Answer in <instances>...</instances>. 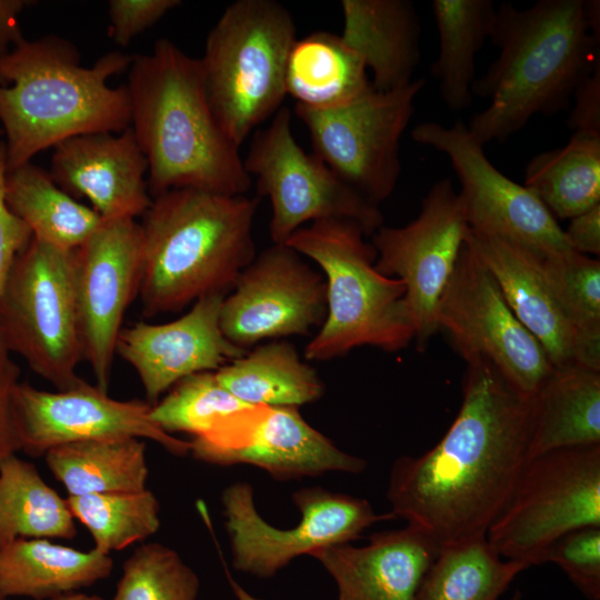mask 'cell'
Masks as SVG:
<instances>
[{
    "label": "cell",
    "mask_w": 600,
    "mask_h": 600,
    "mask_svg": "<svg viewBox=\"0 0 600 600\" xmlns=\"http://www.w3.org/2000/svg\"><path fill=\"white\" fill-rule=\"evenodd\" d=\"M9 209L31 229L33 238L61 250H74L103 219L60 189L49 172L28 162L6 174Z\"/></svg>",
    "instance_id": "f546056e"
},
{
    "label": "cell",
    "mask_w": 600,
    "mask_h": 600,
    "mask_svg": "<svg viewBox=\"0 0 600 600\" xmlns=\"http://www.w3.org/2000/svg\"><path fill=\"white\" fill-rule=\"evenodd\" d=\"M179 4L178 0H110V36L117 44L126 47Z\"/></svg>",
    "instance_id": "ab89813d"
},
{
    "label": "cell",
    "mask_w": 600,
    "mask_h": 600,
    "mask_svg": "<svg viewBox=\"0 0 600 600\" xmlns=\"http://www.w3.org/2000/svg\"><path fill=\"white\" fill-rule=\"evenodd\" d=\"M291 499L301 512V521L294 528L279 529L258 512L249 483L236 482L222 491L224 526L236 569L269 578L298 556L350 543L376 522L396 519L391 512L377 513L366 499L321 487L297 490Z\"/></svg>",
    "instance_id": "7c38bea8"
},
{
    "label": "cell",
    "mask_w": 600,
    "mask_h": 600,
    "mask_svg": "<svg viewBox=\"0 0 600 600\" xmlns=\"http://www.w3.org/2000/svg\"><path fill=\"white\" fill-rule=\"evenodd\" d=\"M0 600H6V599H3V598L0 596Z\"/></svg>",
    "instance_id": "f907efd6"
},
{
    "label": "cell",
    "mask_w": 600,
    "mask_h": 600,
    "mask_svg": "<svg viewBox=\"0 0 600 600\" xmlns=\"http://www.w3.org/2000/svg\"><path fill=\"white\" fill-rule=\"evenodd\" d=\"M468 231L461 197L446 178L432 184L414 220L398 228L381 226L372 234L376 269L404 286L413 340L420 350L439 331L438 303Z\"/></svg>",
    "instance_id": "9a60e30c"
},
{
    "label": "cell",
    "mask_w": 600,
    "mask_h": 600,
    "mask_svg": "<svg viewBox=\"0 0 600 600\" xmlns=\"http://www.w3.org/2000/svg\"><path fill=\"white\" fill-rule=\"evenodd\" d=\"M564 236L569 247L579 253L600 254V203L570 219Z\"/></svg>",
    "instance_id": "ee69618b"
},
{
    "label": "cell",
    "mask_w": 600,
    "mask_h": 600,
    "mask_svg": "<svg viewBox=\"0 0 600 600\" xmlns=\"http://www.w3.org/2000/svg\"><path fill=\"white\" fill-rule=\"evenodd\" d=\"M296 40L291 13L274 0H237L209 31L200 58L206 91L219 124L238 147L281 108Z\"/></svg>",
    "instance_id": "52a82bcc"
},
{
    "label": "cell",
    "mask_w": 600,
    "mask_h": 600,
    "mask_svg": "<svg viewBox=\"0 0 600 600\" xmlns=\"http://www.w3.org/2000/svg\"><path fill=\"white\" fill-rule=\"evenodd\" d=\"M364 236L354 221L324 219L286 241L320 267L327 287V317L304 349L307 360H331L361 346L394 352L414 339L404 286L376 269L377 252Z\"/></svg>",
    "instance_id": "8992f818"
},
{
    "label": "cell",
    "mask_w": 600,
    "mask_h": 600,
    "mask_svg": "<svg viewBox=\"0 0 600 600\" xmlns=\"http://www.w3.org/2000/svg\"><path fill=\"white\" fill-rule=\"evenodd\" d=\"M594 444H600V371L553 368L532 397L529 459Z\"/></svg>",
    "instance_id": "484cf974"
},
{
    "label": "cell",
    "mask_w": 600,
    "mask_h": 600,
    "mask_svg": "<svg viewBox=\"0 0 600 600\" xmlns=\"http://www.w3.org/2000/svg\"><path fill=\"white\" fill-rule=\"evenodd\" d=\"M411 137L449 158L470 230L511 241L542 258L572 250L546 206L489 161L467 124L424 121L412 129Z\"/></svg>",
    "instance_id": "5bb4252c"
},
{
    "label": "cell",
    "mask_w": 600,
    "mask_h": 600,
    "mask_svg": "<svg viewBox=\"0 0 600 600\" xmlns=\"http://www.w3.org/2000/svg\"><path fill=\"white\" fill-rule=\"evenodd\" d=\"M439 548L420 531L373 533L368 543H342L316 551L338 586V600H414Z\"/></svg>",
    "instance_id": "7402d4cb"
},
{
    "label": "cell",
    "mask_w": 600,
    "mask_h": 600,
    "mask_svg": "<svg viewBox=\"0 0 600 600\" xmlns=\"http://www.w3.org/2000/svg\"><path fill=\"white\" fill-rule=\"evenodd\" d=\"M221 386L251 406L297 407L318 400L324 384L293 344H260L216 371Z\"/></svg>",
    "instance_id": "83f0119b"
},
{
    "label": "cell",
    "mask_w": 600,
    "mask_h": 600,
    "mask_svg": "<svg viewBox=\"0 0 600 600\" xmlns=\"http://www.w3.org/2000/svg\"><path fill=\"white\" fill-rule=\"evenodd\" d=\"M0 86H2L1 82H0Z\"/></svg>",
    "instance_id": "816d5d0a"
},
{
    "label": "cell",
    "mask_w": 600,
    "mask_h": 600,
    "mask_svg": "<svg viewBox=\"0 0 600 600\" xmlns=\"http://www.w3.org/2000/svg\"><path fill=\"white\" fill-rule=\"evenodd\" d=\"M284 86L297 106L313 110L344 107L372 88L360 56L340 36L327 31L294 41L287 59Z\"/></svg>",
    "instance_id": "4316f807"
},
{
    "label": "cell",
    "mask_w": 600,
    "mask_h": 600,
    "mask_svg": "<svg viewBox=\"0 0 600 600\" xmlns=\"http://www.w3.org/2000/svg\"><path fill=\"white\" fill-rule=\"evenodd\" d=\"M141 278V228L136 219L103 220L73 251L82 356L96 386L106 392L122 320L139 296Z\"/></svg>",
    "instance_id": "ac0fdd59"
},
{
    "label": "cell",
    "mask_w": 600,
    "mask_h": 600,
    "mask_svg": "<svg viewBox=\"0 0 600 600\" xmlns=\"http://www.w3.org/2000/svg\"><path fill=\"white\" fill-rule=\"evenodd\" d=\"M524 187L557 219H571L600 203V136L573 132L563 147L536 154Z\"/></svg>",
    "instance_id": "1f68e13d"
},
{
    "label": "cell",
    "mask_w": 600,
    "mask_h": 600,
    "mask_svg": "<svg viewBox=\"0 0 600 600\" xmlns=\"http://www.w3.org/2000/svg\"><path fill=\"white\" fill-rule=\"evenodd\" d=\"M559 566L589 600H600V527L568 532L547 551L546 562Z\"/></svg>",
    "instance_id": "f35d334b"
},
{
    "label": "cell",
    "mask_w": 600,
    "mask_h": 600,
    "mask_svg": "<svg viewBox=\"0 0 600 600\" xmlns=\"http://www.w3.org/2000/svg\"><path fill=\"white\" fill-rule=\"evenodd\" d=\"M466 243L490 271L508 306L539 341L552 367L577 366L573 333L547 280L542 257L470 228Z\"/></svg>",
    "instance_id": "603a6c76"
},
{
    "label": "cell",
    "mask_w": 600,
    "mask_h": 600,
    "mask_svg": "<svg viewBox=\"0 0 600 600\" xmlns=\"http://www.w3.org/2000/svg\"><path fill=\"white\" fill-rule=\"evenodd\" d=\"M327 310L323 274L286 243H273L241 271L219 321L224 337L247 350L263 340L309 336Z\"/></svg>",
    "instance_id": "e0dca14e"
},
{
    "label": "cell",
    "mask_w": 600,
    "mask_h": 600,
    "mask_svg": "<svg viewBox=\"0 0 600 600\" xmlns=\"http://www.w3.org/2000/svg\"><path fill=\"white\" fill-rule=\"evenodd\" d=\"M20 368L0 338V464L21 451L14 413V390Z\"/></svg>",
    "instance_id": "b9f144b4"
},
{
    "label": "cell",
    "mask_w": 600,
    "mask_h": 600,
    "mask_svg": "<svg viewBox=\"0 0 600 600\" xmlns=\"http://www.w3.org/2000/svg\"><path fill=\"white\" fill-rule=\"evenodd\" d=\"M50 163L53 182L74 199L89 200L103 220L136 219L152 202L148 162L131 127L66 139Z\"/></svg>",
    "instance_id": "44dd1931"
},
{
    "label": "cell",
    "mask_w": 600,
    "mask_h": 600,
    "mask_svg": "<svg viewBox=\"0 0 600 600\" xmlns=\"http://www.w3.org/2000/svg\"><path fill=\"white\" fill-rule=\"evenodd\" d=\"M544 274L569 324L577 366L600 371V261L569 250L542 258Z\"/></svg>",
    "instance_id": "e575fe53"
},
{
    "label": "cell",
    "mask_w": 600,
    "mask_h": 600,
    "mask_svg": "<svg viewBox=\"0 0 600 600\" xmlns=\"http://www.w3.org/2000/svg\"><path fill=\"white\" fill-rule=\"evenodd\" d=\"M600 527V444L563 448L526 463L486 540L503 559L546 562L562 536Z\"/></svg>",
    "instance_id": "9c48e42d"
},
{
    "label": "cell",
    "mask_w": 600,
    "mask_h": 600,
    "mask_svg": "<svg viewBox=\"0 0 600 600\" xmlns=\"http://www.w3.org/2000/svg\"><path fill=\"white\" fill-rule=\"evenodd\" d=\"M110 554L82 551L50 539H18L0 547V596L51 600L107 578Z\"/></svg>",
    "instance_id": "d4e9b609"
},
{
    "label": "cell",
    "mask_w": 600,
    "mask_h": 600,
    "mask_svg": "<svg viewBox=\"0 0 600 600\" xmlns=\"http://www.w3.org/2000/svg\"><path fill=\"white\" fill-rule=\"evenodd\" d=\"M464 360L457 417L433 448L394 461L387 490L394 518L439 550L486 539L529 460L532 398L486 358Z\"/></svg>",
    "instance_id": "6da1fadb"
},
{
    "label": "cell",
    "mask_w": 600,
    "mask_h": 600,
    "mask_svg": "<svg viewBox=\"0 0 600 600\" xmlns=\"http://www.w3.org/2000/svg\"><path fill=\"white\" fill-rule=\"evenodd\" d=\"M132 60L133 56L112 51L82 67L78 49L57 36L23 38L0 56L7 172L71 137L119 133L130 127L128 89L112 88L108 81Z\"/></svg>",
    "instance_id": "277c9868"
},
{
    "label": "cell",
    "mask_w": 600,
    "mask_h": 600,
    "mask_svg": "<svg viewBox=\"0 0 600 600\" xmlns=\"http://www.w3.org/2000/svg\"><path fill=\"white\" fill-rule=\"evenodd\" d=\"M439 54L431 72L446 106L460 111L472 104L476 56L490 39L496 7L491 0H433Z\"/></svg>",
    "instance_id": "4dcf8cb0"
},
{
    "label": "cell",
    "mask_w": 600,
    "mask_h": 600,
    "mask_svg": "<svg viewBox=\"0 0 600 600\" xmlns=\"http://www.w3.org/2000/svg\"><path fill=\"white\" fill-rule=\"evenodd\" d=\"M529 567L500 557L486 539L439 550L414 600H498Z\"/></svg>",
    "instance_id": "836d02e7"
},
{
    "label": "cell",
    "mask_w": 600,
    "mask_h": 600,
    "mask_svg": "<svg viewBox=\"0 0 600 600\" xmlns=\"http://www.w3.org/2000/svg\"><path fill=\"white\" fill-rule=\"evenodd\" d=\"M73 251L32 238L0 294V338L6 348L57 390L83 381L77 374L83 356Z\"/></svg>",
    "instance_id": "ba28073f"
},
{
    "label": "cell",
    "mask_w": 600,
    "mask_h": 600,
    "mask_svg": "<svg viewBox=\"0 0 600 600\" xmlns=\"http://www.w3.org/2000/svg\"><path fill=\"white\" fill-rule=\"evenodd\" d=\"M598 0H539L527 9L496 8L490 40L499 54L472 84L490 100L468 127L484 146L503 141L536 114L566 109L599 59Z\"/></svg>",
    "instance_id": "7a4b0ae2"
},
{
    "label": "cell",
    "mask_w": 600,
    "mask_h": 600,
    "mask_svg": "<svg viewBox=\"0 0 600 600\" xmlns=\"http://www.w3.org/2000/svg\"><path fill=\"white\" fill-rule=\"evenodd\" d=\"M189 442L199 461L251 464L282 481L330 471L360 473L367 466L311 427L297 407L249 406L216 419Z\"/></svg>",
    "instance_id": "2e32d148"
},
{
    "label": "cell",
    "mask_w": 600,
    "mask_h": 600,
    "mask_svg": "<svg viewBox=\"0 0 600 600\" xmlns=\"http://www.w3.org/2000/svg\"><path fill=\"white\" fill-rule=\"evenodd\" d=\"M343 42L373 74L377 91L412 81L420 62V20L410 0H342Z\"/></svg>",
    "instance_id": "cb8c5ba5"
},
{
    "label": "cell",
    "mask_w": 600,
    "mask_h": 600,
    "mask_svg": "<svg viewBox=\"0 0 600 600\" xmlns=\"http://www.w3.org/2000/svg\"><path fill=\"white\" fill-rule=\"evenodd\" d=\"M511 600H522L521 592L519 590L514 591Z\"/></svg>",
    "instance_id": "c3c4849f"
},
{
    "label": "cell",
    "mask_w": 600,
    "mask_h": 600,
    "mask_svg": "<svg viewBox=\"0 0 600 600\" xmlns=\"http://www.w3.org/2000/svg\"><path fill=\"white\" fill-rule=\"evenodd\" d=\"M199 579L171 548L143 543L124 561L113 600H196Z\"/></svg>",
    "instance_id": "74e56055"
},
{
    "label": "cell",
    "mask_w": 600,
    "mask_h": 600,
    "mask_svg": "<svg viewBox=\"0 0 600 600\" xmlns=\"http://www.w3.org/2000/svg\"><path fill=\"white\" fill-rule=\"evenodd\" d=\"M128 69L130 127L148 162L150 196L174 189L246 194L252 178L211 109L200 58L161 38Z\"/></svg>",
    "instance_id": "3957f363"
},
{
    "label": "cell",
    "mask_w": 600,
    "mask_h": 600,
    "mask_svg": "<svg viewBox=\"0 0 600 600\" xmlns=\"http://www.w3.org/2000/svg\"><path fill=\"white\" fill-rule=\"evenodd\" d=\"M13 403L21 451L31 457L67 443L127 437L152 440L176 456L190 452L189 441L152 421L147 401L113 399L84 380L57 391L20 381Z\"/></svg>",
    "instance_id": "d6986e66"
},
{
    "label": "cell",
    "mask_w": 600,
    "mask_h": 600,
    "mask_svg": "<svg viewBox=\"0 0 600 600\" xmlns=\"http://www.w3.org/2000/svg\"><path fill=\"white\" fill-rule=\"evenodd\" d=\"M249 406L226 390L216 372H200L177 382L151 406L150 418L167 433L186 432L198 438L217 418Z\"/></svg>",
    "instance_id": "8d00e7d4"
},
{
    "label": "cell",
    "mask_w": 600,
    "mask_h": 600,
    "mask_svg": "<svg viewBox=\"0 0 600 600\" xmlns=\"http://www.w3.org/2000/svg\"><path fill=\"white\" fill-rule=\"evenodd\" d=\"M30 3L27 0H0V56L23 39L19 14Z\"/></svg>",
    "instance_id": "f6af8a7d"
},
{
    "label": "cell",
    "mask_w": 600,
    "mask_h": 600,
    "mask_svg": "<svg viewBox=\"0 0 600 600\" xmlns=\"http://www.w3.org/2000/svg\"><path fill=\"white\" fill-rule=\"evenodd\" d=\"M67 500L73 518L91 534L93 548L108 554L148 539L160 528V504L148 488Z\"/></svg>",
    "instance_id": "d590c367"
},
{
    "label": "cell",
    "mask_w": 600,
    "mask_h": 600,
    "mask_svg": "<svg viewBox=\"0 0 600 600\" xmlns=\"http://www.w3.org/2000/svg\"><path fill=\"white\" fill-rule=\"evenodd\" d=\"M1 133H2V128H1V126H0V134H1Z\"/></svg>",
    "instance_id": "681fc988"
},
{
    "label": "cell",
    "mask_w": 600,
    "mask_h": 600,
    "mask_svg": "<svg viewBox=\"0 0 600 600\" xmlns=\"http://www.w3.org/2000/svg\"><path fill=\"white\" fill-rule=\"evenodd\" d=\"M76 519L62 498L17 454L0 464V547L18 539H73Z\"/></svg>",
    "instance_id": "d6a6232c"
},
{
    "label": "cell",
    "mask_w": 600,
    "mask_h": 600,
    "mask_svg": "<svg viewBox=\"0 0 600 600\" xmlns=\"http://www.w3.org/2000/svg\"><path fill=\"white\" fill-rule=\"evenodd\" d=\"M47 467L68 497L134 492L147 488L146 443L139 438L86 440L50 449Z\"/></svg>",
    "instance_id": "f1b7e54d"
},
{
    "label": "cell",
    "mask_w": 600,
    "mask_h": 600,
    "mask_svg": "<svg viewBox=\"0 0 600 600\" xmlns=\"http://www.w3.org/2000/svg\"><path fill=\"white\" fill-rule=\"evenodd\" d=\"M423 79L391 90L373 87L353 102L332 110L296 104L318 156L342 181L379 206L401 174L400 140L414 112Z\"/></svg>",
    "instance_id": "8fae6325"
},
{
    "label": "cell",
    "mask_w": 600,
    "mask_h": 600,
    "mask_svg": "<svg viewBox=\"0 0 600 600\" xmlns=\"http://www.w3.org/2000/svg\"><path fill=\"white\" fill-rule=\"evenodd\" d=\"M51 600H104L98 596H90L81 592H70L66 594H61L59 597H56Z\"/></svg>",
    "instance_id": "7dc6e473"
},
{
    "label": "cell",
    "mask_w": 600,
    "mask_h": 600,
    "mask_svg": "<svg viewBox=\"0 0 600 600\" xmlns=\"http://www.w3.org/2000/svg\"><path fill=\"white\" fill-rule=\"evenodd\" d=\"M224 297L200 298L188 312L170 322L140 321L121 329L116 354L134 369L149 404L157 403L180 380L216 372L247 352L221 331L219 316Z\"/></svg>",
    "instance_id": "ffe728a7"
},
{
    "label": "cell",
    "mask_w": 600,
    "mask_h": 600,
    "mask_svg": "<svg viewBox=\"0 0 600 600\" xmlns=\"http://www.w3.org/2000/svg\"><path fill=\"white\" fill-rule=\"evenodd\" d=\"M568 126L573 132L600 136V61L579 83Z\"/></svg>",
    "instance_id": "7bdbcfd3"
},
{
    "label": "cell",
    "mask_w": 600,
    "mask_h": 600,
    "mask_svg": "<svg viewBox=\"0 0 600 600\" xmlns=\"http://www.w3.org/2000/svg\"><path fill=\"white\" fill-rule=\"evenodd\" d=\"M437 323L463 359L486 358L524 397L532 398L553 369L466 241L440 297Z\"/></svg>",
    "instance_id": "4fadbf2b"
},
{
    "label": "cell",
    "mask_w": 600,
    "mask_h": 600,
    "mask_svg": "<svg viewBox=\"0 0 600 600\" xmlns=\"http://www.w3.org/2000/svg\"><path fill=\"white\" fill-rule=\"evenodd\" d=\"M228 580L230 582V586L237 597L238 600H261L258 598H254L249 592H247L237 581H234L230 573L227 572Z\"/></svg>",
    "instance_id": "bcb514c9"
},
{
    "label": "cell",
    "mask_w": 600,
    "mask_h": 600,
    "mask_svg": "<svg viewBox=\"0 0 600 600\" xmlns=\"http://www.w3.org/2000/svg\"><path fill=\"white\" fill-rule=\"evenodd\" d=\"M6 144L0 141V294L17 258L33 238L28 224L16 216L6 202Z\"/></svg>",
    "instance_id": "60d3db41"
},
{
    "label": "cell",
    "mask_w": 600,
    "mask_h": 600,
    "mask_svg": "<svg viewBox=\"0 0 600 600\" xmlns=\"http://www.w3.org/2000/svg\"><path fill=\"white\" fill-rule=\"evenodd\" d=\"M243 167L271 203L270 236L286 243L306 222L347 219L372 236L383 222L379 206L342 181L318 156L296 141L291 111L281 107L264 129L254 131Z\"/></svg>",
    "instance_id": "30bf717a"
},
{
    "label": "cell",
    "mask_w": 600,
    "mask_h": 600,
    "mask_svg": "<svg viewBox=\"0 0 600 600\" xmlns=\"http://www.w3.org/2000/svg\"><path fill=\"white\" fill-rule=\"evenodd\" d=\"M257 199L174 189L142 216L143 316L178 312L200 298L228 294L254 259Z\"/></svg>",
    "instance_id": "5b68a950"
}]
</instances>
